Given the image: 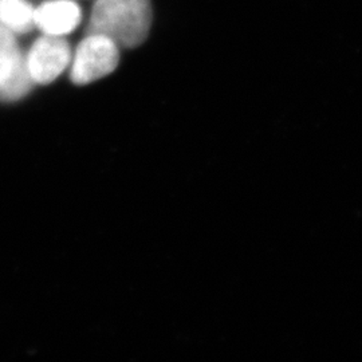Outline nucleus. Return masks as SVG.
<instances>
[{
    "label": "nucleus",
    "mask_w": 362,
    "mask_h": 362,
    "mask_svg": "<svg viewBox=\"0 0 362 362\" xmlns=\"http://www.w3.org/2000/svg\"><path fill=\"white\" fill-rule=\"evenodd\" d=\"M152 22L149 0H97L88 34H100L118 46L136 47L148 37Z\"/></svg>",
    "instance_id": "nucleus-1"
},
{
    "label": "nucleus",
    "mask_w": 362,
    "mask_h": 362,
    "mask_svg": "<svg viewBox=\"0 0 362 362\" xmlns=\"http://www.w3.org/2000/svg\"><path fill=\"white\" fill-rule=\"evenodd\" d=\"M118 47L116 42L104 35L86 34L71 58V81L86 85L109 76L119 61Z\"/></svg>",
    "instance_id": "nucleus-2"
},
{
    "label": "nucleus",
    "mask_w": 362,
    "mask_h": 362,
    "mask_svg": "<svg viewBox=\"0 0 362 362\" xmlns=\"http://www.w3.org/2000/svg\"><path fill=\"white\" fill-rule=\"evenodd\" d=\"M26 55L22 52L15 34L0 23V101L13 103L31 90Z\"/></svg>",
    "instance_id": "nucleus-3"
},
{
    "label": "nucleus",
    "mask_w": 362,
    "mask_h": 362,
    "mask_svg": "<svg viewBox=\"0 0 362 362\" xmlns=\"http://www.w3.org/2000/svg\"><path fill=\"white\" fill-rule=\"evenodd\" d=\"M71 50L65 39L43 34L26 55L28 74L34 83H50L65 71L71 64Z\"/></svg>",
    "instance_id": "nucleus-4"
},
{
    "label": "nucleus",
    "mask_w": 362,
    "mask_h": 362,
    "mask_svg": "<svg viewBox=\"0 0 362 362\" xmlns=\"http://www.w3.org/2000/svg\"><path fill=\"white\" fill-rule=\"evenodd\" d=\"M81 8L71 0H49L35 8V27L52 37H65L77 28Z\"/></svg>",
    "instance_id": "nucleus-5"
},
{
    "label": "nucleus",
    "mask_w": 362,
    "mask_h": 362,
    "mask_svg": "<svg viewBox=\"0 0 362 362\" xmlns=\"http://www.w3.org/2000/svg\"><path fill=\"white\" fill-rule=\"evenodd\" d=\"M0 23L13 34H26L35 27V8L27 0H0Z\"/></svg>",
    "instance_id": "nucleus-6"
}]
</instances>
